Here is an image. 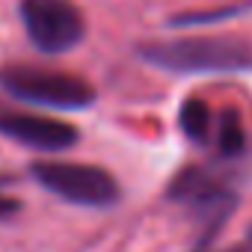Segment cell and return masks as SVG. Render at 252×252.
Wrapping results in <instances>:
<instances>
[{
	"mask_svg": "<svg viewBox=\"0 0 252 252\" xmlns=\"http://www.w3.org/2000/svg\"><path fill=\"white\" fill-rule=\"evenodd\" d=\"M228 252H240V249H228Z\"/></svg>",
	"mask_w": 252,
	"mask_h": 252,
	"instance_id": "obj_11",
	"label": "cell"
},
{
	"mask_svg": "<svg viewBox=\"0 0 252 252\" xmlns=\"http://www.w3.org/2000/svg\"><path fill=\"white\" fill-rule=\"evenodd\" d=\"M21 211V205L15 202V199H9V196H0V222L3 220H9V217H15Z\"/></svg>",
	"mask_w": 252,
	"mask_h": 252,
	"instance_id": "obj_9",
	"label": "cell"
},
{
	"mask_svg": "<svg viewBox=\"0 0 252 252\" xmlns=\"http://www.w3.org/2000/svg\"><path fill=\"white\" fill-rule=\"evenodd\" d=\"M249 249H252V228H249Z\"/></svg>",
	"mask_w": 252,
	"mask_h": 252,
	"instance_id": "obj_10",
	"label": "cell"
},
{
	"mask_svg": "<svg viewBox=\"0 0 252 252\" xmlns=\"http://www.w3.org/2000/svg\"><path fill=\"white\" fill-rule=\"evenodd\" d=\"M33 178L54 196L83 205V208H110L119 202V181L92 163H68V160H36Z\"/></svg>",
	"mask_w": 252,
	"mask_h": 252,
	"instance_id": "obj_4",
	"label": "cell"
},
{
	"mask_svg": "<svg viewBox=\"0 0 252 252\" xmlns=\"http://www.w3.org/2000/svg\"><path fill=\"white\" fill-rule=\"evenodd\" d=\"M0 89L15 101L54 110H83L95 104V89L89 80L45 65H3L0 68Z\"/></svg>",
	"mask_w": 252,
	"mask_h": 252,
	"instance_id": "obj_2",
	"label": "cell"
},
{
	"mask_svg": "<svg viewBox=\"0 0 252 252\" xmlns=\"http://www.w3.org/2000/svg\"><path fill=\"white\" fill-rule=\"evenodd\" d=\"M211 143L217 146L220 158H237L246 149V134H243V122L234 110H222L214 119V134Z\"/></svg>",
	"mask_w": 252,
	"mask_h": 252,
	"instance_id": "obj_8",
	"label": "cell"
},
{
	"mask_svg": "<svg viewBox=\"0 0 252 252\" xmlns=\"http://www.w3.org/2000/svg\"><path fill=\"white\" fill-rule=\"evenodd\" d=\"M0 134L39 149V152H63L71 149L77 143V128L63 119H48L39 113H27V110H12V107H0Z\"/></svg>",
	"mask_w": 252,
	"mask_h": 252,
	"instance_id": "obj_6",
	"label": "cell"
},
{
	"mask_svg": "<svg viewBox=\"0 0 252 252\" xmlns=\"http://www.w3.org/2000/svg\"><path fill=\"white\" fill-rule=\"evenodd\" d=\"M166 196L172 202H178L181 208H187L196 217V222L202 225V243H208L228 222V217L237 208L234 190L214 169H205V166H187V169H181L172 178Z\"/></svg>",
	"mask_w": 252,
	"mask_h": 252,
	"instance_id": "obj_3",
	"label": "cell"
},
{
	"mask_svg": "<svg viewBox=\"0 0 252 252\" xmlns=\"http://www.w3.org/2000/svg\"><path fill=\"white\" fill-rule=\"evenodd\" d=\"M21 24L45 54H65L86 36L83 12L71 0H21Z\"/></svg>",
	"mask_w": 252,
	"mask_h": 252,
	"instance_id": "obj_5",
	"label": "cell"
},
{
	"mask_svg": "<svg viewBox=\"0 0 252 252\" xmlns=\"http://www.w3.org/2000/svg\"><path fill=\"white\" fill-rule=\"evenodd\" d=\"M214 110L208 107V101L202 98H187L181 104V113H178V125L190 143L196 146H208L211 143V134H214Z\"/></svg>",
	"mask_w": 252,
	"mask_h": 252,
	"instance_id": "obj_7",
	"label": "cell"
},
{
	"mask_svg": "<svg viewBox=\"0 0 252 252\" xmlns=\"http://www.w3.org/2000/svg\"><path fill=\"white\" fill-rule=\"evenodd\" d=\"M137 54L146 63L175 74H237L252 68V45L240 36H187L146 42Z\"/></svg>",
	"mask_w": 252,
	"mask_h": 252,
	"instance_id": "obj_1",
	"label": "cell"
}]
</instances>
